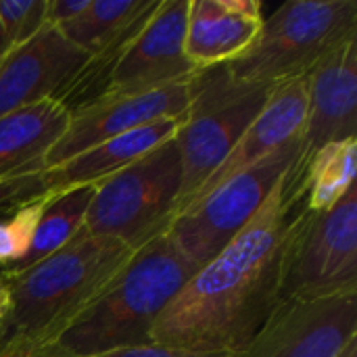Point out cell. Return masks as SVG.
Segmentation results:
<instances>
[{"mask_svg":"<svg viewBox=\"0 0 357 357\" xmlns=\"http://www.w3.org/2000/svg\"><path fill=\"white\" fill-rule=\"evenodd\" d=\"M303 157L284 174L251 222L172 299L153 343L192 354H232L278 305L282 259L303 203Z\"/></svg>","mask_w":357,"mask_h":357,"instance_id":"cell-1","label":"cell"},{"mask_svg":"<svg viewBox=\"0 0 357 357\" xmlns=\"http://www.w3.org/2000/svg\"><path fill=\"white\" fill-rule=\"evenodd\" d=\"M132 255L134 251L126 243L92 234L82 226L65 247L42 261L21 272H0L8 289L2 351L54 343Z\"/></svg>","mask_w":357,"mask_h":357,"instance_id":"cell-2","label":"cell"},{"mask_svg":"<svg viewBox=\"0 0 357 357\" xmlns=\"http://www.w3.org/2000/svg\"><path fill=\"white\" fill-rule=\"evenodd\" d=\"M197 270L167 232L155 236L134 251L123 270L54 343L77 357L151 345L157 320Z\"/></svg>","mask_w":357,"mask_h":357,"instance_id":"cell-3","label":"cell"},{"mask_svg":"<svg viewBox=\"0 0 357 357\" xmlns=\"http://www.w3.org/2000/svg\"><path fill=\"white\" fill-rule=\"evenodd\" d=\"M182 192V155L176 136L96 184L86 230L138 251L167 232Z\"/></svg>","mask_w":357,"mask_h":357,"instance_id":"cell-4","label":"cell"},{"mask_svg":"<svg viewBox=\"0 0 357 357\" xmlns=\"http://www.w3.org/2000/svg\"><path fill=\"white\" fill-rule=\"evenodd\" d=\"M357 36L356 0H293L264 21L255 44L224 65L241 82L280 84L307 73Z\"/></svg>","mask_w":357,"mask_h":357,"instance_id":"cell-5","label":"cell"},{"mask_svg":"<svg viewBox=\"0 0 357 357\" xmlns=\"http://www.w3.org/2000/svg\"><path fill=\"white\" fill-rule=\"evenodd\" d=\"M272 88V84L234 79L224 65L201 69L190 77L188 111L176 134L182 155L178 211L230 155L264 109Z\"/></svg>","mask_w":357,"mask_h":357,"instance_id":"cell-6","label":"cell"},{"mask_svg":"<svg viewBox=\"0 0 357 357\" xmlns=\"http://www.w3.org/2000/svg\"><path fill=\"white\" fill-rule=\"evenodd\" d=\"M303 155V136H299L228 178L172 220L169 238L197 268L205 266L251 222Z\"/></svg>","mask_w":357,"mask_h":357,"instance_id":"cell-7","label":"cell"},{"mask_svg":"<svg viewBox=\"0 0 357 357\" xmlns=\"http://www.w3.org/2000/svg\"><path fill=\"white\" fill-rule=\"evenodd\" d=\"M357 293L356 184L326 211L303 209L293 224L278 287V305Z\"/></svg>","mask_w":357,"mask_h":357,"instance_id":"cell-8","label":"cell"},{"mask_svg":"<svg viewBox=\"0 0 357 357\" xmlns=\"http://www.w3.org/2000/svg\"><path fill=\"white\" fill-rule=\"evenodd\" d=\"M357 331V293L280 303L228 357H339Z\"/></svg>","mask_w":357,"mask_h":357,"instance_id":"cell-9","label":"cell"},{"mask_svg":"<svg viewBox=\"0 0 357 357\" xmlns=\"http://www.w3.org/2000/svg\"><path fill=\"white\" fill-rule=\"evenodd\" d=\"M190 102V79L140 94H105L69 113L63 136L42 159V169H52L71 157L161 119L182 117Z\"/></svg>","mask_w":357,"mask_h":357,"instance_id":"cell-10","label":"cell"},{"mask_svg":"<svg viewBox=\"0 0 357 357\" xmlns=\"http://www.w3.org/2000/svg\"><path fill=\"white\" fill-rule=\"evenodd\" d=\"M188 10L190 0H159L117 61L105 94H140L188 82L197 73L184 52Z\"/></svg>","mask_w":357,"mask_h":357,"instance_id":"cell-11","label":"cell"},{"mask_svg":"<svg viewBox=\"0 0 357 357\" xmlns=\"http://www.w3.org/2000/svg\"><path fill=\"white\" fill-rule=\"evenodd\" d=\"M88 56L59 27L44 25L31 40L0 59V117L54 98Z\"/></svg>","mask_w":357,"mask_h":357,"instance_id":"cell-12","label":"cell"},{"mask_svg":"<svg viewBox=\"0 0 357 357\" xmlns=\"http://www.w3.org/2000/svg\"><path fill=\"white\" fill-rule=\"evenodd\" d=\"M357 134V36L339 44L307 73L305 157Z\"/></svg>","mask_w":357,"mask_h":357,"instance_id":"cell-13","label":"cell"},{"mask_svg":"<svg viewBox=\"0 0 357 357\" xmlns=\"http://www.w3.org/2000/svg\"><path fill=\"white\" fill-rule=\"evenodd\" d=\"M305 117H307V77H293L276 84L264 109L245 130L236 146L222 161V165L203 182V186L195 192V197L184 207L199 201L203 195L218 188L222 182L247 169L249 165L257 163L259 159L268 157L276 149L303 136Z\"/></svg>","mask_w":357,"mask_h":357,"instance_id":"cell-14","label":"cell"},{"mask_svg":"<svg viewBox=\"0 0 357 357\" xmlns=\"http://www.w3.org/2000/svg\"><path fill=\"white\" fill-rule=\"evenodd\" d=\"M264 25L255 0H190L184 52L197 71L243 56Z\"/></svg>","mask_w":357,"mask_h":357,"instance_id":"cell-15","label":"cell"},{"mask_svg":"<svg viewBox=\"0 0 357 357\" xmlns=\"http://www.w3.org/2000/svg\"><path fill=\"white\" fill-rule=\"evenodd\" d=\"M67 123L69 111L54 98L0 117V182L42 169V159L63 136Z\"/></svg>","mask_w":357,"mask_h":357,"instance_id":"cell-16","label":"cell"},{"mask_svg":"<svg viewBox=\"0 0 357 357\" xmlns=\"http://www.w3.org/2000/svg\"><path fill=\"white\" fill-rule=\"evenodd\" d=\"M94 192L96 184H88L46 197V205L42 209L29 251L19 261L10 264L6 272H21L65 247L82 230Z\"/></svg>","mask_w":357,"mask_h":357,"instance_id":"cell-17","label":"cell"},{"mask_svg":"<svg viewBox=\"0 0 357 357\" xmlns=\"http://www.w3.org/2000/svg\"><path fill=\"white\" fill-rule=\"evenodd\" d=\"M357 140L331 142L305 157L301 188L305 209L312 213L326 211L356 184Z\"/></svg>","mask_w":357,"mask_h":357,"instance_id":"cell-18","label":"cell"},{"mask_svg":"<svg viewBox=\"0 0 357 357\" xmlns=\"http://www.w3.org/2000/svg\"><path fill=\"white\" fill-rule=\"evenodd\" d=\"M151 4L153 0H90L86 10L59 25V31L92 56Z\"/></svg>","mask_w":357,"mask_h":357,"instance_id":"cell-19","label":"cell"},{"mask_svg":"<svg viewBox=\"0 0 357 357\" xmlns=\"http://www.w3.org/2000/svg\"><path fill=\"white\" fill-rule=\"evenodd\" d=\"M48 0H0V59L46 25Z\"/></svg>","mask_w":357,"mask_h":357,"instance_id":"cell-20","label":"cell"},{"mask_svg":"<svg viewBox=\"0 0 357 357\" xmlns=\"http://www.w3.org/2000/svg\"><path fill=\"white\" fill-rule=\"evenodd\" d=\"M44 205H46V197L27 201V203L19 205L15 209L13 218L6 222V226L10 230V236H13V243H15L17 261L31 247V241H33V234H36V228H38V222H40V215H42Z\"/></svg>","mask_w":357,"mask_h":357,"instance_id":"cell-21","label":"cell"},{"mask_svg":"<svg viewBox=\"0 0 357 357\" xmlns=\"http://www.w3.org/2000/svg\"><path fill=\"white\" fill-rule=\"evenodd\" d=\"M94 357H228V354H192V351H182V349H172V347L151 343V345H140V347L115 349V351Z\"/></svg>","mask_w":357,"mask_h":357,"instance_id":"cell-22","label":"cell"},{"mask_svg":"<svg viewBox=\"0 0 357 357\" xmlns=\"http://www.w3.org/2000/svg\"><path fill=\"white\" fill-rule=\"evenodd\" d=\"M90 0H50L46 4V25H63L86 10Z\"/></svg>","mask_w":357,"mask_h":357,"instance_id":"cell-23","label":"cell"},{"mask_svg":"<svg viewBox=\"0 0 357 357\" xmlns=\"http://www.w3.org/2000/svg\"><path fill=\"white\" fill-rule=\"evenodd\" d=\"M0 357H77L69 351H65L63 347H59L56 343H46V345H31V347H17V349H8L2 351Z\"/></svg>","mask_w":357,"mask_h":357,"instance_id":"cell-24","label":"cell"},{"mask_svg":"<svg viewBox=\"0 0 357 357\" xmlns=\"http://www.w3.org/2000/svg\"><path fill=\"white\" fill-rule=\"evenodd\" d=\"M15 261H17V251H15L10 230H8L6 222H0V266L6 268Z\"/></svg>","mask_w":357,"mask_h":357,"instance_id":"cell-25","label":"cell"},{"mask_svg":"<svg viewBox=\"0 0 357 357\" xmlns=\"http://www.w3.org/2000/svg\"><path fill=\"white\" fill-rule=\"evenodd\" d=\"M6 314H8V289H6L4 276L0 274V324L4 322Z\"/></svg>","mask_w":357,"mask_h":357,"instance_id":"cell-26","label":"cell"},{"mask_svg":"<svg viewBox=\"0 0 357 357\" xmlns=\"http://www.w3.org/2000/svg\"><path fill=\"white\" fill-rule=\"evenodd\" d=\"M339 357H357V337L347 343V347L339 354Z\"/></svg>","mask_w":357,"mask_h":357,"instance_id":"cell-27","label":"cell"},{"mask_svg":"<svg viewBox=\"0 0 357 357\" xmlns=\"http://www.w3.org/2000/svg\"><path fill=\"white\" fill-rule=\"evenodd\" d=\"M2 343H4V328L0 324V351H2Z\"/></svg>","mask_w":357,"mask_h":357,"instance_id":"cell-28","label":"cell"}]
</instances>
